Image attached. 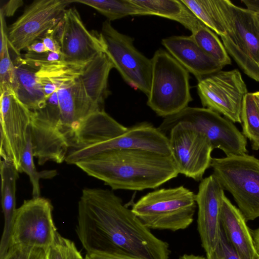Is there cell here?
Listing matches in <instances>:
<instances>
[{
	"instance_id": "6da1fadb",
	"label": "cell",
	"mask_w": 259,
	"mask_h": 259,
	"mask_svg": "<svg viewBox=\"0 0 259 259\" xmlns=\"http://www.w3.org/2000/svg\"><path fill=\"white\" fill-rule=\"evenodd\" d=\"M76 232L88 254L116 252L141 259H169L168 244L154 235L108 189H83Z\"/></svg>"
},
{
	"instance_id": "7a4b0ae2",
	"label": "cell",
	"mask_w": 259,
	"mask_h": 259,
	"mask_svg": "<svg viewBox=\"0 0 259 259\" xmlns=\"http://www.w3.org/2000/svg\"><path fill=\"white\" fill-rule=\"evenodd\" d=\"M75 165L113 190L157 188L179 174L171 156L139 149L107 150Z\"/></svg>"
},
{
	"instance_id": "3957f363",
	"label": "cell",
	"mask_w": 259,
	"mask_h": 259,
	"mask_svg": "<svg viewBox=\"0 0 259 259\" xmlns=\"http://www.w3.org/2000/svg\"><path fill=\"white\" fill-rule=\"evenodd\" d=\"M226 30L221 36L244 73L259 82V16L229 0H217Z\"/></svg>"
},
{
	"instance_id": "277c9868",
	"label": "cell",
	"mask_w": 259,
	"mask_h": 259,
	"mask_svg": "<svg viewBox=\"0 0 259 259\" xmlns=\"http://www.w3.org/2000/svg\"><path fill=\"white\" fill-rule=\"evenodd\" d=\"M196 194L183 186L155 190L142 196L131 209L149 229L177 231L193 222Z\"/></svg>"
},
{
	"instance_id": "5b68a950",
	"label": "cell",
	"mask_w": 259,
	"mask_h": 259,
	"mask_svg": "<svg viewBox=\"0 0 259 259\" xmlns=\"http://www.w3.org/2000/svg\"><path fill=\"white\" fill-rule=\"evenodd\" d=\"M147 105L164 118L176 114L192 101L189 72L167 51L159 49L152 58Z\"/></svg>"
},
{
	"instance_id": "8992f818",
	"label": "cell",
	"mask_w": 259,
	"mask_h": 259,
	"mask_svg": "<svg viewBox=\"0 0 259 259\" xmlns=\"http://www.w3.org/2000/svg\"><path fill=\"white\" fill-rule=\"evenodd\" d=\"M212 174L231 194L246 221L259 217V159L247 153L212 158Z\"/></svg>"
},
{
	"instance_id": "52a82bcc",
	"label": "cell",
	"mask_w": 259,
	"mask_h": 259,
	"mask_svg": "<svg viewBox=\"0 0 259 259\" xmlns=\"http://www.w3.org/2000/svg\"><path fill=\"white\" fill-rule=\"evenodd\" d=\"M179 122H185L204 136L213 149H220L226 156L247 153V141L233 122L209 109L187 107L164 118L158 128L167 136Z\"/></svg>"
},
{
	"instance_id": "ba28073f",
	"label": "cell",
	"mask_w": 259,
	"mask_h": 259,
	"mask_svg": "<svg viewBox=\"0 0 259 259\" xmlns=\"http://www.w3.org/2000/svg\"><path fill=\"white\" fill-rule=\"evenodd\" d=\"M105 45V53L125 82L147 97L150 91L152 61L134 45V39L115 29L105 21L101 32Z\"/></svg>"
},
{
	"instance_id": "9c48e42d",
	"label": "cell",
	"mask_w": 259,
	"mask_h": 259,
	"mask_svg": "<svg viewBox=\"0 0 259 259\" xmlns=\"http://www.w3.org/2000/svg\"><path fill=\"white\" fill-rule=\"evenodd\" d=\"M69 0H35L7 29L9 48L18 55L56 28Z\"/></svg>"
},
{
	"instance_id": "30bf717a",
	"label": "cell",
	"mask_w": 259,
	"mask_h": 259,
	"mask_svg": "<svg viewBox=\"0 0 259 259\" xmlns=\"http://www.w3.org/2000/svg\"><path fill=\"white\" fill-rule=\"evenodd\" d=\"M52 211L53 206L48 199L40 196L24 200L16 210L10 245L28 246L47 250L59 233Z\"/></svg>"
},
{
	"instance_id": "8fae6325",
	"label": "cell",
	"mask_w": 259,
	"mask_h": 259,
	"mask_svg": "<svg viewBox=\"0 0 259 259\" xmlns=\"http://www.w3.org/2000/svg\"><path fill=\"white\" fill-rule=\"evenodd\" d=\"M197 92L203 107L241 123L240 115L247 86L238 69L220 70L198 81Z\"/></svg>"
},
{
	"instance_id": "7c38bea8",
	"label": "cell",
	"mask_w": 259,
	"mask_h": 259,
	"mask_svg": "<svg viewBox=\"0 0 259 259\" xmlns=\"http://www.w3.org/2000/svg\"><path fill=\"white\" fill-rule=\"evenodd\" d=\"M167 136L171 157L179 174L199 181L210 166L213 150L207 139L185 122H179Z\"/></svg>"
},
{
	"instance_id": "4fadbf2b",
	"label": "cell",
	"mask_w": 259,
	"mask_h": 259,
	"mask_svg": "<svg viewBox=\"0 0 259 259\" xmlns=\"http://www.w3.org/2000/svg\"><path fill=\"white\" fill-rule=\"evenodd\" d=\"M63 62L83 65L97 55L105 52L102 35L89 31L75 8L66 9L56 29Z\"/></svg>"
},
{
	"instance_id": "5bb4252c",
	"label": "cell",
	"mask_w": 259,
	"mask_h": 259,
	"mask_svg": "<svg viewBox=\"0 0 259 259\" xmlns=\"http://www.w3.org/2000/svg\"><path fill=\"white\" fill-rule=\"evenodd\" d=\"M1 150L4 160L12 162L20 172L22 155L30 126L31 111L12 90L1 92Z\"/></svg>"
},
{
	"instance_id": "9a60e30c",
	"label": "cell",
	"mask_w": 259,
	"mask_h": 259,
	"mask_svg": "<svg viewBox=\"0 0 259 259\" xmlns=\"http://www.w3.org/2000/svg\"><path fill=\"white\" fill-rule=\"evenodd\" d=\"M113 149H139L171 156L168 137L158 127L143 122L128 127L122 135L94 146L69 151L65 161L70 164Z\"/></svg>"
},
{
	"instance_id": "2e32d148",
	"label": "cell",
	"mask_w": 259,
	"mask_h": 259,
	"mask_svg": "<svg viewBox=\"0 0 259 259\" xmlns=\"http://www.w3.org/2000/svg\"><path fill=\"white\" fill-rule=\"evenodd\" d=\"M224 190L212 175L203 179L196 194L197 229L206 254L215 248L221 228V214Z\"/></svg>"
},
{
	"instance_id": "e0dca14e",
	"label": "cell",
	"mask_w": 259,
	"mask_h": 259,
	"mask_svg": "<svg viewBox=\"0 0 259 259\" xmlns=\"http://www.w3.org/2000/svg\"><path fill=\"white\" fill-rule=\"evenodd\" d=\"M167 52L198 81L224 67L204 52L191 35L171 36L162 40Z\"/></svg>"
},
{
	"instance_id": "ac0fdd59",
	"label": "cell",
	"mask_w": 259,
	"mask_h": 259,
	"mask_svg": "<svg viewBox=\"0 0 259 259\" xmlns=\"http://www.w3.org/2000/svg\"><path fill=\"white\" fill-rule=\"evenodd\" d=\"M242 212L224 196L221 224L225 235L240 259H255V251L250 230Z\"/></svg>"
},
{
	"instance_id": "d6986e66",
	"label": "cell",
	"mask_w": 259,
	"mask_h": 259,
	"mask_svg": "<svg viewBox=\"0 0 259 259\" xmlns=\"http://www.w3.org/2000/svg\"><path fill=\"white\" fill-rule=\"evenodd\" d=\"M2 207L4 216V226L0 242V259L7 252L11 237L16 208V181L19 177L16 166L11 161L1 160Z\"/></svg>"
},
{
	"instance_id": "ffe728a7",
	"label": "cell",
	"mask_w": 259,
	"mask_h": 259,
	"mask_svg": "<svg viewBox=\"0 0 259 259\" xmlns=\"http://www.w3.org/2000/svg\"><path fill=\"white\" fill-rule=\"evenodd\" d=\"M114 66L104 52L97 55L83 65L80 77L87 95L95 103L103 108L109 95L108 81Z\"/></svg>"
},
{
	"instance_id": "44dd1931",
	"label": "cell",
	"mask_w": 259,
	"mask_h": 259,
	"mask_svg": "<svg viewBox=\"0 0 259 259\" xmlns=\"http://www.w3.org/2000/svg\"><path fill=\"white\" fill-rule=\"evenodd\" d=\"M13 63L19 84L18 98L31 111L42 107L47 98L37 80V69L20 57Z\"/></svg>"
},
{
	"instance_id": "7402d4cb",
	"label": "cell",
	"mask_w": 259,
	"mask_h": 259,
	"mask_svg": "<svg viewBox=\"0 0 259 259\" xmlns=\"http://www.w3.org/2000/svg\"><path fill=\"white\" fill-rule=\"evenodd\" d=\"M132 1L144 9L148 15H156L176 21L191 32L203 24L182 0Z\"/></svg>"
},
{
	"instance_id": "603a6c76",
	"label": "cell",
	"mask_w": 259,
	"mask_h": 259,
	"mask_svg": "<svg viewBox=\"0 0 259 259\" xmlns=\"http://www.w3.org/2000/svg\"><path fill=\"white\" fill-rule=\"evenodd\" d=\"M82 67L60 62L38 68L36 75L46 98L66 81L79 76Z\"/></svg>"
},
{
	"instance_id": "cb8c5ba5",
	"label": "cell",
	"mask_w": 259,
	"mask_h": 259,
	"mask_svg": "<svg viewBox=\"0 0 259 259\" xmlns=\"http://www.w3.org/2000/svg\"><path fill=\"white\" fill-rule=\"evenodd\" d=\"M90 6L111 21L128 16L148 15L147 12L132 0H69Z\"/></svg>"
},
{
	"instance_id": "d4e9b609",
	"label": "cell",
	"mask_w": 259,
	"mask_h": 259,
	"mask_svg": "<svg viewBox=\"0 0 259 259\" xmlns=\"http://www.w3.org/2000/svg\"><path fill=\"white\" fill-rule=\"evenodd\" d=\"M196 17L220 36L226 30L217 0H182Z\"/></svg>"
},
{
	"instance_id": "484cf974",
	"label": "cell",
	"mask_w": 259,
	"mask_h": 259,
	"mask_svg": "<svg viewBox=\"0 0 259 259\" xmlns=\"http://www.w3.org/2000/svg\"><path fill=\"white\" fill-rule=\"evenodd\" d=\"M191 35L204 52L223 67L231 64L222 41L210 28L202 24L192 31Z\"/></svg>"
},
{
	"instance_id": "4316f807",
	"label": "cell",
	"mask_w": 259,
	"mask_h": 259,
	"mask_svg": "<svg viewBox=\"0 0 259 259\" xmlns=\"http://www.w3.org/2000/svg\"><path fill=\"white\" fill-rule=\"evenodd\" d=\"M33 157L31 131L30 126L27 134L26 144L21 159L20 172L23 171L29 176L32 187L33 198H37L40 197V194L39 179H52L57 175V171L55 169L37 171L35 167Z\"/></svg>"
},
{
	"instance_id": "83f0119b",
	"label": "cell",
	"mask_w": 259,
	"mask_h": 259,
	"mask_svg": "<svg viewBox=\"0 0 259 259\" xmlns=\"http://www.w3.org/2000/svg\"><path fill=\"white\" fill-rule=\"evenodd\" d=\"M240 118L242 134L251 141L253 149H259V110L252 93H248L244 97Z\"/></svg>"
},
{
	"instance_id": "f1b7e54d",
	"label": "cell",
	"mask_w": 259,
	"mask_h": 259,
	"mask_svg": "<svg viewBox=\"0 0 259 259\" xmlns=\"http://www.w3.org/2000/svg\"><path fill=\"white\" fill-rule=\"evenodd\" d=\"M46 259H84L71 240L57 235L53 244L46 251Z\"/></svg>"
},
{
	"instance_id": "f546056e",
	"label": "cell",
	"mask_w": 259,
	"mask_h": 259,
	"mask_svg": "<svg viewBox=\"0 0 259 259\" xmlns=\"http://www.w3.org/2000/svg\"><path fill=\"white\" fill-rule=\"evenodd\" d=\"M9 46L0 55V90H12L16 93L19 84L15 68L9 52Z\"/></svg>"
},
{
	"instance_id": "4dcf8cb0",
	"label": "cell",
	"mask_w": 259,
	"mask_h": 259,
	"mask_svg": "<svg viewBox=\"0 0 259 259\" xmlns=\"http://www.w3.org/2000/svg\"><path fill=\"white\" fill-rule=\"evenodd\" d=\"M46 251L28 246L10 245L3 259H46Z\"/></svg>"
},
{
	"instance_id": "1f68e13d",
	"label": "cell",
	"mask_w": 259,
	"mask_h": 259,
	"mask_svg": "<svg viewBox=\"0 0 259 259\" xmlns=\"http://www.w3.org/2000/svg\"><path fill=\"white\" fill-rule=\"evenodd\" d=\"M206 259H240L227 240L222 227L217 245L212 252L206 254Z\"/></svg>"
},
{
	"instance_id": "d6a6232c",
	"label": "cell",
	"mask_w": 259,
	"mask_h": 259,
	"mask_svg": "<svg viewBox=\"0 0 259 259\" xmlns=\"http://www.w3.org/2000/svg\"><path fill=\"white\" fill-rule=\"evenodd\" d=\"M24 59L36 69L42 66L63 62L61 54L49 51L42 53L27 51Z\"/></svg>"
},
{
	"instance_id": "836d02e7",
	"label": "cell",
	"mask_w": 259,
	"mask_h": 259,
	"mask_svg": "<svg viewBox=\"0 0 259 259\" xmlns=\"http://www.w3.org/2000/svg\"><path fill=\"white\" fill-rule=\"evenodd\" d=\"M57 27L39 39L43 42L49 51L61 54V47L56 37Z\"/></svg>"
},
{
	"instance_id": "e575fe53",
	"label": "cell",
	"mask_w": 259,
	"mask_h": 259,
	"mask_svg": "<svg viewBox=\"0 0 259 259\" xmlns=\"http://www.w3.org/2000/svg\"><path fill=\"white\" fill-rule=\"evenodd\" d=\"M87 254L90 259H141L129 254L116 252Z\"/></svg>"
},
{
	"instance_id": "d590c367",
	"label": "cell",
	"mask_w": 259,
	"mask_h": 259,
	"mask_svg": "<svg viewBox=\"0 0 259 259\" xmlns=\"http://www.w3.org/2000/svg\"><path fill=\"white\" fill-rule=\"evenodd\" d=\"M23 5V2L21 0H11L1 7L0 11L3 13L5 17H11L13 16L18 8Z\"/></svg>"
},
{
	"instance_id": "8d00e7d4",
	"label": "cell",
	"mask_w": 259,
	"mask_h": 259,
	"mask_svg": "<svg viewBox=\"0 0 259 259\" xmlns=\"http://www.w3.org/2000/svg\"><path fill=\"white\" fill-rule=\"evenodd\" d=\"M1 17V38H0V55H1L6 48L9 47L7 29L5 21V17L0 11Z\"/></svg>"
},
{
	"instance_id": "74e56055",
	"label": "cell",
	"mask_w": 259,
	"mask_h": 259,
	"mask_svg": "<svg viewBox=\"0 0 259 259\" xmlns=\"http://www.w3.org/2000/svg\"><path fill=\"white\" fill-rule=\"evenodd\" d=\"M26 50L28 52L36 53H42L48 51L41 40H36L30 45Z\"/></svg>"
},
{
	"instance_id": "f35d334b",
	"label": "cell",
	"mask_w": 259,
	"mask_h": 259,
	"mask_svg": "<svg viewBox=\"0 0 259 259\" xmlns=\"http://www.w3.org/2000/svg\"><path fill=\"white\" fill-rule=\"evenodd\" d=\"M248 10L259 15V0H242Z\"/></svg>"
},
{
	"instance_id": "ab89813d",
	"label": "cell",
	"mask_w": 259,
	"mask_h": 259,
	"mask_svg": "<svg viewBox=\"0 0 259 259\" xmlns=\"http://www.w3.org/2000/svg\"><path fill=\"white\" fill-rule=\"evenodd\" d=\"M250 231L255 251L259 255V228L253 230H250Z\"/></svg>"
},
{
	"instance_id": "60d3db41",
	"label": "cell",
	"mask_w": 259,
	"mask_h": 259,
	"mask_svg": "<svg viewBox=\"0 0 259 259\" xmlns=\"http://www.w3.org/2000/svg\"><path fill=\"white\" fill-rule=\"evenodd\" d=\"M178 259H206V258L202 256L194 255L193 254H184L180 256Z\"/></svg>"
},
{
	"instance_id": "b9f144b4",
	"label": "cell",
	"mask_w": 259,
	"mask_h": 259,
	"mask_svg": "<svg viewBox=\"0 0 259 259\" xmlns=\"http://www.w3.org/2000/svg\"><path fill=\"white\" fill-rule=\"evenodd\" d=\"M252 95L259 110V91L252 93Z\"/></svg>"
},
{
	"instance_id": "7bdbcfd3",
	"label": "cell",
	"mask_w": 259,
	"mask_h": 259,
	"mask_svg": "<svg viewBox=\"0 0 259 259\" xmlns=\"http://www.w3.org/2000/svg\"><path fill=\"white\" fill-rule=\"evenodd\" d=\"M84 259H90L89 256L87 254Z\"/></svg>"
},
{
	"instance_id": "ee69618b",
	"label": "cell",
	"mask_w": 259,
	"mask_h": 259,
	"mask_svg": "<svg viewBox=\"0 0 259 259\" xmlns=\"http://www.w3.org/2000/svg\"><path fill=\"white\" fill-rule=\"evenodd\" d=\"M255 259H259V255H257V256L256 257Z\"/></svg>"
},
{
	"instance_id": "f6af8a7d",
	"label": "cell",
	"mask_w": 259,
	"mask_h": 259,
	"mask_svg": "<svg viewBox=\"0 0 259 259\" xmlns=\"http://www.w3.org/2000/svg\"><path fill=\"white\" fill-rule=\"evenodd\" d=\"M259 16V15H258Z\"/></svg>"
}]
</instances>
